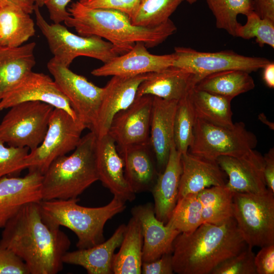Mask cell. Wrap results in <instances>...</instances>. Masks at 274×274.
<instances>
[{
	"label": "cell",
	"instance_id": "obj_32",
	"mask_svg": "<svg viewBox=\"0 0 274 274\" xmlns=\"http://www.w3.org/2000/svg\"><path fill=\"white\" fill-rule=\"evenodd\" d=\"M203 223L222 224L233 218V192L225 185L205 188L197 193Z\"/></svg>",
	"mask_w": 274,
	"mask_h": 274
},
{
	"label": "cell",
	"instance_id": "obj_33",
	"mask_svg": "<svg viewBox=\"0 0 274 274\" xmlns=\"http://www.w3.org/2000/svg\"><path fill=\"white\" fill-rule=\"evenodd\" d=\"M202 223V206L196 193L178 200L165 225L180 233H189Z\"/></svg>",
	"mask_w": 274,
	"mask_h": 274
},
{
	"label": "cell",
	"instance_id": "obj_41",
	"mask_svg": "<svg viewBox=\"0 0 274 274\" xmlns=\"http://www.w3.org/2000/svg\"><path fill=\"white\" fill-rule=\"evenodd\" d=\"M81 4L90 8L111 9L120 11L130 18L140 0H80Z\"/></svg>",
	"mask_w": 274,
	"mask_h": 274
},
{
	"label": "cell",
	"instance_id": "obj_16",
	"mask_svg": "<svg viewBox=\"0 0 274 274\" xmlns=\"http://www.w3.org/2000/svg\"><path fill=\"white\" fill-rule=\"evenodd\" d=\"M150 73L133 76H114L104 87L97 119L92 129L96 138L108 133L114 116L134 101L141 83Z\"/></svg>",
	"mask_w": 274,
	"mask_h": 274
},
{
	"label": "cell",
	"instance_id": "obj_21",
	"mask_svg": "<svg viewBox=\"0 0 274 274\" xmlns=\"http://www.w3.org/2000/svg\"><path fill=\"white\" fill-rule=\"evenodd\" d=\"M125 179L135 193L151 191L159 174L155 154L148 142L117 147Z\"/></svg>",
	"mask_w": 274,
	"mask_h": 274
},
{
	"label": "cell",
	"instance_id": "obj_12",
	"mask_svg": "<svg viewBox=\"0 0 274 274\" xmlns=\"http://www.w3.org/2000/svg\"><path fill=\"white\" fill-rule=\"evenodd\" d=\"M47 67L58 87L68 100L79 120L91 130L97 119L104 87L95 85L53 57L48 62Z\"/></svg>",
	"mask_w": 274,
	"mask_h": 274
},
{
	"label": "cell",
	"instance_id": "obj_42",
	"mask_svg": "<svg viewBox=\"0 0 274 274\" xmlns=\"http://www.w3.org/2000/svg\"><path fill=\"white\" fill-rule=\"evenodd\" d=\"M254 256L256 274L274 273V244L261 247Z\"/></svg>",
	"mask_w": 274,
	"mask_h": 274
},
{
	"label": "cell",
	"instance_id": "obj_11",
	"mask_svg": "<svg viewBox=\"0 0 274 274\" xmlns=\"http://www.w3.org/2000/svg\"><path fill=\"white\" fill-rule=\"evenodd\" d=\"M174 49L173 66L194 74L197 82L209 74L226 70L256 72L270 62L266 58L247 56L232 50L206 52L184 47Z\"/></svg>",
	"mask_w": 274,
	"mask_h": 274
},
{
	"label": "cell",
	"instance_id": "obj_19",
	"mask_svg": "<svg viewBox=\"0 0 274 274\" xmlns=\"http://www.w3.org/2000/svg\"><path fill=\"white\" fill-rule=\"evenodd\" d=\"M95 161L98 180L114 195L125 201H132L135 193L128 185L123 160L114 140L109 133L96 138Z\"/></svg>",
	"mask_w": 274,
	"mask_h": 274
},
{
	"label": "cell",
	"instance_id": "obj_51",
	"mask_svg": "<svg viewBox=\"0 0 274 274\" xmlns=\"http://www.w3.org/2000/svg\"><path fill=\"white\" fill-rule=\"evenodd\" d=\"M188 2L189 4L191 5L195 3H196L198 0H185Z\"/></svg>",
	"mask_w": 274,
	"mask_h": 274
},
{
	"label": "cell",
	"instance_id": "obj_13",
	"mask_svg": "<svg viewBox=\"0 0 274 274\" xmlns=\"http://www.w3.org/2000/svg\"><path fill=\"white\" fill-rule=\"evenodd\" d=\"M39 101L62 109L79 119L68 100L49 76L31 72L0 101V111L18 104Z\"/></svg>",
	"mask_w": 274,
	"mask_h": 274
},
{
	"label": "cell",
	"instance_id": "obj_30",
	"mask_svg": "<svg viewBox=\"0 0 274 274\" xmlns=\"http://www.w3.org/2000/svg\"><path fill=\"white\" fill-rule=\"evenodd\" d=\"M189 97L196 117L217 125L233 127L231 108L233 98L197 89L194 87L190 91Z\"/></svg>",
	"mask_w": 274,
	"mask_h": 274
},
{
	"label": "cell",
	"instance_id": "obj_14",
	"mask_svg": "<svg viewBox=\"0 0 274 274\" xmlns=\"http://www.w3.org/2000/svg\"><path fill=\"white\" fill-rule=\"evenodd\" d=\"M153 100L150 95L136 97L114 116L108 133L117 147L149 142Z\"/></svg>",
	"mask_w": 274,
	"mask_h": 274
},
{
	"label": "cell",
	"instance_id": "obj_46",
	"mask_svg": "<svg viewBox=\"0 0 274 274\" xmlns=\"http://www.w3.org/2000/svg\"><path fill=\"white\" fill-rule=\"evenodd\" d=\"M253 12L261 18L274 21V0H252Z\"/></svg>",
	"mask_w": 274,
	"mask_h": 274
},
{
	"label": "cell",
	"instance_id": "obj_4",
	"mask_svg": "<svg viewBox=\"0 0 274 274\" xmlns=\"http://www.w3.org/2000/svg\"><path fill=\"white\" fill-rule=\"evenodd\" d=\"M79 200L78 198L42 200L38 204L42 218L48 225L70 229L78 237L77 247L86 249L105 241L106 222L126 209V201L114 196L106 206L91 208L78 204Z\"/></svg>",
	"mask_w": 274,
	"mask_h": 274
},
{
	"label": "cell",
	"instance_id": "obj_35",
	"mask_svg": "<svg viewBox=\"0 0 274 274\" xmlns=\"http://www.w3.org/2000/svg\"><path fill=\"white\" fill-rule=\"evenodd\" d=\"M213 13L216 27L235 37V30L239 24L237 16H246L253 12L252 0H206Z\"/></svg>",
	"mask_w": 274,
	"mask_h": 274
},
{
	"label": "cell",
	"instance_id": "obj_22",
	"mask_svg": "<svg viewBox=\"0 0 274 274\" xmlns=\"http://www.w3.org/2000/svg\"><path fill=\"white\" fill-rule=\"evenodd\" d=\"M182 174L178 200L212 186H224L226 174L216 160L191 154H181Z\"/></svg>",
	"mask_w": 274,
	"mask_h": 274
},
{
	"label": "cell",
	"instance_id": "obj_38",
	"mask_svg": "<svg viewBox=\"0 0 274 274\" xmlns=\"http://www.w3.org/2000/svg\"><path fill=\"white\" fill-rule=\"evenodd\" d=\"M255 254L252 247H247L235 255L218 265L212 274H256L254 265Z\"/></svg>",
	"mask_w": 274,
	"mask_h": 274
},
{
	"label": "cell",
	"instance_id": "obj_31",
	"mask_svg": "<svg viewBox=\"0 0 274 274\" xmlns=\"http://www.w3.org/2000/svg\"><path fill=\"white\" fill-rule=\"evenodd\" d=\"M255 86L250 73L239 70H230L204 77L195 84L194 88L233 98L252 90Z\"/></svg>",
	"mask_w": 274,
	"mask_h": 274
},
{
	"label": "cell",
	"instance_id": "obj_7",
	"mask_svg": "<svg viewBox=\"0 0 274 274\" xmlns=\"http://www.w3.org/2000/svg\"><path fill=\"white\" fill-rule=\"evenodd\" d=\"M257 144L256 135L243 122L228 128L196 117L193 140L188 152L216 160L221 156H243L254 149Z\"/></svg>",
	"mask_w": 274,
	"mask_h": 274
},
{
	"label": "cell",
	"instance_id": "obj_39",
	"mask_svg": "<svg viewBox=\"0 0 274 274\" xmlns=\"http://www.w3.org/2000/svg\"><path fill=\"white\" fill-rule=\"evenodd\" d=\"M0 140V180L5 177L14 176L22 170V163L28 154L27 148L5 145Z\"/></svg>",
	"mask_w": 274,
	"mask_h": 274
},
{
	"label": "cell",
	"instance_id": "obj_24",
	"mask_svg": "<svg viewBox=\"0 0 274 274\" xmlns=\"http://www.w3.org/2000/svg\"><path fill=\"white\" fill-rule=\"evenodd\" d=\"M197 82L195 76L173 66L151 73L138 87L136 97L150 95L166 100H179Z\"/></svg>",
	"mask_w": 274,
	"mask_h": 274
},
{
	"label": "cell",
	"instance_id": "obj_25",
	"mask_svg": "<svg viewBox=\"0 0 274 274\" xmlns=\"http://www.w3.org/2000/svg\"><path fill=\"white\" fill-rule=\"evenodd\" d=\"M181 154L175 145L170 148L164 170L158 175L151 191L157 219L165 224L168 220L178 201L179 187L182 174Z\"/></svg>",
	"mask_w": 274,
	"mask_h": 274
},
{
	"label": "cell",
	"instance_id": "obj_27",
	"mask_svg": "<svg viewBox=\"0 0 274 274\" xmlns=\"http://www.w3.org/2000/svg\"><path fill=\"white\" fill-rule=\"evenodd\" d=\"M36 47L35 42L16 47H0V101L32 71Z\"/></svg>",
	"mask_w": 274,
	"mask_h": 274
},
{
	"label": "cell",
	"instance_id": "obj_5",
	"mask_svg": "<svg viewBox=\"0 0 274 274\" xmlns=\"http://www.w3.org/2000/svg\"><path fill=\"white\" fill-rule=\"evenodd\" d=\"M96 136L82 137L73 153L55 159L43 175L42 200L76 198L98 180L95 161Z\"/></svg>",
	"mask_w": 274,
	"mask_h": 274
},
{
	"label": "cell",
	"instance_id": "obj_50",
	"mask_svg": "<svg viewBox=\"0 0 274 274\" xmlns=\"http://www.w3.org/2000/svg\"><path fill=\"white\" fill-rule=\"evenodd\" d=\"M35 4L38 6L40 8L45 6V3L46 0H32Z\"/></svg>",
	"mask_w": 274,
	"mask_h": 274
},
{
	"label": "cell",
	"instance_id": "obj_26",
	"mask_svg": "<svg viewBox=\"0 0 274 274\" xmlns=\"http://www.w3.org/2000/svg\"><path fill=\"white\" fill-rule=\"evenodd\" d=\"M126 225L119 226L107 241L92 247L67 252L63 256V263L83 267L88 274H112L114 252L120 247L126 230Z\"/></svg>",
	"mask_w": 274,
	"mask_h": 274
},
{
	"label": "cell",
	"instance_id": "obj_18",
	"mask_svg": "<svg viewBox=\"0 0 274 274\" xmlns=\"http://www.w3.org/2000/svg\"><path fill=\"white\" fill-rule=\"evenodd\" d=\"M42 179L39 172L28 171L23 177L0 180V230L24 206L42 200Z\"/></svg>",
	"mask_w": 274,
	"mask_h": 274
},
{
	"label": "cell",
	"instance_id": "obj_15",
	"mask_svg": "<svg viewBox=\"0 0 274 274\" xmlns=\"http://www.w3.org/2000/svg\"><path fill=\"white\" fill-rule=\"evenodd\" d=\"M228 178L225 185L233 193H262L267 188L263 156L252 150L245 155L218 157L216 160Z\"/></svg>",
	"mask_w": 274,
	"mask_h": 274
},
{
	"label": "cell",
	"instance_id": "obj_2",
	"mask_svg": "<svg viewBox=\"0 0 274 274\" xmlns=\"http://www.w3.org/2000/svg\"><path fill=\"white\" fill-rule=\"evenodd\" d=\"M69 17L64 23L73 28L79 35L97 36L112 44L120 55L130 50L137 43L147 48L163 43L177 31L174 23L169 19L153 27L133 25L124 13L111 9L90 8L79 1L68 8Z\"/></svg>",
	"mask_w": 274,
	"mask_h": 274
},
{
	"label": "cell",
	"instance_id": "obj_49",
	"mask_svg": "<svg viewBox=\"0 0 274 274\" xmlns=\"http://www.w3.org/2000/svg\"><path fill=\"white\" fill-rule=\"evenodd\" d=\"M258 119L263 124L267 125L271 129H273L274 125L273 123L269 121L264 113H261L258 116Z\"/></svg>",
	"mask_w": 274,
	"mask_h": 274
},
{
	"label": "cell",
	"instance_id": "obj_40",
	"mask_svg": "<svg viewBox=\"0 0 274 274\" xmlns=\"http://www.w3.org/2000/svg\"><path fill=\"white\" fill-rule=\"evenodd\" d=\"M0 274H30L23 260L7 248L0 246Z\"/></svg>",
	"mask_w": 274,
	"mask_h": 274
},
{
	"label": "cell",
	"instance_id": "obj_9",
	"mask_svg": "<svg viewBox=\"0 0 274 274\" xmlns=\"http://www.w3.org/2000/svg\"><path fill=\"white\" fill-rule=\"evenodd\" d=\"M86 128L85 124L65 111L54 108L43 141L25 157L22 169L27 168L43 175L55 159L74 150Z\"/></svg>",
	"mask_w": 274,
	"mask_h": 274
},
{
	"label": "cell",
	"instance_id": "obj_44",
	"mask_svg": "<svg viewBox=\"0 0 274 274\" xmlns=\"http://www.w3.org/2000/svg\"><path fill=\"white\" fill-rule=\"evenodd\" d=\"M71 0H46L45 6L54 23H61L70 16L66 7Z\"/></svg>",
	"mask_w": 274,
	"mask_h": 274
},
{
	"label": "cell",
	"instance_id": "obj_47",
	"mask_svg": "<svg viewBox=\"0 0 274 274\" xmlns=\"http://www.w3.org/2000/svg\"><path fill=\"white\" fill-rule=\"evenodd\" d=\"M263 79L266 85L270 88H274V63L269 62L263 68Z\"/></svg>",
	"mask_w": 274,
	"mask_h": 274
},
{
	"label": "cell",
	"instance_id": "obj_8",
	"mask_svg": "<svg viewBox=\"0 0 274 274\" xmlns=\"http://www.w3.org/2000/svg\"><path fill=\"white\" fill-rule=\"evenodd\" d=\"M233 217L248 246L274 244V193H233Z\"/></svg>",
	"mask_w": 274,
	"mask_h": 274
},
{
	"label": "cell",
	"instance_id": "obj_43",
	"mask_svg": "<svg viewBox=\"0 0 274 274\" xmlns=\"http://www.w3.org/2000/svg\"><path fill=\"white\" fill-rule=\"evenodd\" d=\"M174 273L172 253L163 255L159 258L149 262H143L141 273L172 274Z\"/></svg>",
	"mask_w": 274,
	"mask_h": 274
},
{
	"label": "cell",
	"instance_id": "obj_28",
	"mask_svg": "<svg viewBox=\"0 0 274 274\" xmlns=\"http://www.w3.org/2000/svg\"><path fill=\"white\" fill-rule=\"evenodd\" d=\"M30 14L7 0H0V47H16L35 35Z\"/></svg>",
	"mask_w": 274,
	"mask_h": 274
},
{
	"label": "cell",
	"instance_id": "obj_45",
	"mask_svg": "<svg viewBox=\"0 0 274 274\" xmlns=\"http://www.w3.org/2000/svg\"><path fill=\"white\" fill-rule=\"evenodd\" d=\"M264 176L268 190L274 193V149L271 148L263 156Z\"/></svg>",
	"mask_w": 274,
	"mask_h": 274
},
{
	"label": "cell",
	"instance_id": "obj_23",
	"mask_svg": "<svg viewBox=\"0 0 274 274\" xmlns=\"http://www.w3.org/2000/svg\"><path fill=\"white\" fill-rule=\"evenodd\" d=\"M178 101L153 96L149 142L155 156L159 174L164 170L170 148L175 145L174 122Z\"/></svg>",
	"mask_w": 274,
	"mask_h": 274
},
{
	"label": "cell",
	"instance_id": "obj_48",
	"mask_svg": "<svg viewBox=\"0 0 274 274\" xmlns=\"http://www.w3.org/2000/svg\"><path fill=\"white\" fill-rule=\"evenodd\" d=\"M16 4L22 8L25 11L31 14L34 10L35 3L32 0H7Z\"/></svg>",
	"mask_w": 274,
	"mask_h": 274
},
{
	"label": "cell",
	"instance_id": "obj_36",
	"mask_svg": "<svg viewBox=\"0 0 274 274\" xmlns=\"http://www.w3.org/2000/svg\"><path fill=\"white\" fill-rule=\"evenodd\" d=\"M196 117L188 94L178 101L174 118V143L181 154L188 152L192 143Z\"/></svg>",
	"mask_w": 274,
	"mask_h": 274
},
{
	"label": "cell",
	"instance_id": "obj_17",
	"mask_svg": "<svg viewBox=\"0 0 274 274\" xmlns=\"http://www.w3.org/2000/svg\"><path fill=\"white\" fill-rule=\"evenodd\" d=\"M173 53L155 55L150 53L143 43H136L126 53L119 55L91 73L96 77L133 76L158 72L173 65Z\"/></svg>",
	"mask_w": 274,
	"mask_h": 274
},
{
	"label": "cell",
	"instance_id": "obj_10",
	"mask_svg": "<svg viewBox=\"0 0 274 274\" xmlns=\"http://www.w3.org/2000/svg\"><path fill=\"white\" fill-rule=\"evenodd\" d=\"M54 108L39 101L11 107L0 123V140L9 146L35 150L44 140Z\"/></svg>",
	"mask_w": 274,
	"mask_h": 274
},
{
	"label": "cell",
	"instance_id": "obj_20",
	"mask_svg": "<svg viewBox=\"0 0 274 274\" xmlns=\"http://www.w3.org/2000/svg\"><path fill=\"white\" fill-rule=\"evenodd\" d=\"M131 213L138 220L141 227L143 262H151L164 254L172 253L174 241L180 232L157 219L152 203L134 206Z\"/></svg>",
	"mask_w": 274,
	"mask_h": 274
},
{
	"label": "cell",
	"instance_id": "obj_37",
	"mask_svg": "<svg viewBox=\"0 0 274 274\" xmlns=\"http://www.w3.org/2000/svg\"><path fill=\"white\" fill-rule=\"evenodd\" d=\"M245 24L239 23L235 37L245 40L254 38L260 47L267 45L274 48V21L261 18L254 12L246 16Z\"/></svg>",
	"mask_w": 274,
	"mask_h": 274
},
{
	"label": "cell",
	"instance_id": "obj_3",
	"mask_svg": "<svg viewBox=\"0 0 274 274\" xmlns=\"http://www.w3.org/2000/svg\"><path fill=\"white\" fill-rule=\"evenodd\" d=\"M247 246L233 217L220 225L203 223L193 232L180 233L175 239L172 252L174 272L211 273L220 263Z\"/></svg>",
	"mask_w": 274,
	"mask_h": 274
},
{
	"label": "cell",
	"instance_id": "obj_6",
	"mask_svg": "<svg viewBox=\"0 0 274 274\" xmlns=\"http://www.w3.org/2000/svg\"><path fill=\"white\" fill-rule=\"evenodd\" d=\"M35 4L36 25L45 37L53 58L69 67L79 56L93 58L107 63L120 55L111 43L97 36L84 37L70 31L61 23H49Z\"/></svg>",
	"mask_w": 274,
	"mask_h": 274
},
{
	"label": "cell",
	"instance_id": "obj_34",
	"mask_svg": "<svg viewBox=\"0 0 274 274\" xmlns=\"http://www.w3.org/2000/svg\"><path fill=\"white\" fill-rule=\"evenodd\" d=\"M185 0H140L130 17L131 23L136 26L153 27L169 19L179 6Z\"/></svg>",
	"mask_w": 274,
	"mask_h": 274
},
{
	"label": "cell",
	"instance_id": "obj_29",
	"mask_svg": "<svg viewBox=\"0 0 274 274\" xmlns=\"http://www.w3.org/2000/svg\"><path fill=\"white\" fill-rule=\"evenodd\" d=\"M126 230L118 252L114 254L112 262L114 274L141 273L143 238L138 220L132 217Z\"/></svg>",
	"mask_w": 274,
	"mask_h": 274
},
{
	"label": "cell",
	"instance_id": "obj_1",
	"mask_svg": "<svg viewBox=\"0 0 274 274\" xmlns=\"http://www.w3.org/2000/svg\"><path fill=\"white\" fill-rule=\"evenodd\" d=\"M67 235L43 220L38 202L24 206L3 229L0 246L14 253L30 274H56L71 246Z\"/></svg>",
	"mask_w": 274,
	"mask_h": 274
}]
</instances>
